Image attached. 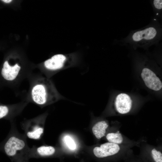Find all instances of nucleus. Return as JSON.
<instances>
[{"label": "nucleus", "instance_id": "f257e3e1", "mask_svg": "<svg viewBox=\"0 0 162 162\" xmlns=\"http://www.w3.org/2000/svg\"><path fill=\"white\" fill-rule=\"evenodd\" d=\"M31 94L33 101L40 105L51 103L64 98L52 81L46 78L38 80L33 86Z\"/></svg>", "mask_w": 162, "mask_h": 162}, {"label": "nucleus", "instance_id": "f03ea898", "mask_svg": "<svg viewBox=\"0 0 162 162\" xmlns=\"http://www.w3.org/2000/svg\"><path fill=\"white\" fill-rule=\"evenodd\" d=\"M25 142L14 136L10 137L5 143L4 150L12 162H28L29 154L24 152Z\"/></svg>", "mask_w": 162, "mask_h": 162}, {"label": "nucleus", "instance_id": "7ed1b4c3", "mask_svg": "<svg viewBox=\"0 0 162 162\" xmlns=\"http://www.w3.org/2000/svg\"><path fill=\"white\" fill-rule=\"evenodd\" d=\"M133 101L131 97L124 93L118 94L113 102L115 112L119 115H124L129 113L133 109Z\"/></svg>", "mask_w": 162, "mask_h": 162}, {"label": "nucleus", "instance_id": "20e7f679", "mask_svg": "<svg viewBox=\"0 0 162 162\" xmlns=\"http://www.w3.org/2000/svg\"><path fill=\"white\" fill-rule=\"evenodd\" d=\"M131 147L107 142L101 144L99 146L95 147L93 152L97 157L104 158L115 155L123 149Z\"/></svg>", "mask_w": 162, "mask_h": 162}, {"label": "nucleus", "instance_id": "39448f33", "mask_svg": "<svg viewBox=\"0 0 162 162\" xmlns=\"http://www.w3.org/2000/svg\"><path fill=\"white\" fill-rule=\"evenodd\" d=\"M141 76L145 85L148 88L155 91L161 89V81L150 69L147 68H143L141 73Z\"/></svg>", "mask_w": 162, "mask_h": 162}, {"label": "nucleus", "instance_id": "423d86ee", "mask_svg": "<svg viewBox=\"0 0 162 162\" xmlns=\"http://www.w3.org/2000/svg\"><path fill=\"white\" fill-rule=\"evenodd\" d=\"M106 138L108 142L121 145L128 146L132 147L135 145H138L140 142H138L128 139L124 136L118 130H115L107 133Z\"/></svg>", "mask_w": 162, "mask_h": 162}, {"label": "nucleus", "instance_id": "0eeeda50", "mask_svg": "<svg viewBox=\"0 0 162 162\" xmlns=\"http://www.w3.org/2000/svg\"><path fill=\"white\" fill-rule=\"evenodd\" d=\"M67 59V57L62 54L56 55L44 62V66L50 71L58 70L64 66Z\"/></svg>", "mask_w": 162, "mask_h": 162}, {"label": "nucleus", "instance_id": "6e6552de", "mask_svg": "<svg viewBox=\"0 0 162 162\" xmlns=\"http://www.w3.org/2000/svg\"><path fill=\"white\" fill-rule=\"evenodd\" d=\"M157 34V32L155 28L149 27L135 32L133 34L132 38L134 41L139 42L153 40L156 37Z\"/></svg>", "mask_w": 162, "mask_h": 162}, {"label": "nucleus", "instance_id": "1a4fd4ad", "mask_svg": "<svg viewBox=\"0 0 162 162\" xmlns=\"http://www.w3.org/2000/svg\"><path fill=\"white\" fill-rule=\"evenodd\" d=\"M21 67L17 64L11 66L7 61H5L1 71L2 77L7 81H12L16 78L19 74Z\"/></svg>", "mask_w": 162, "mask_h": 162}, {"label": "nucleus", "instance_id": "9d476101", "mask_svg": "<svg viewBox=\"0 0 162 162\" xmlns=\"http://www.w3.org/2000/svg\"><path fill=\"white\" fill-rule=\"evenodd\" d=\"M109 125L105 120H101L96 122L92 128V131L97 139H99L105 136L106 130Z\"/></svg>", "mask_w": 162, "mask_h": 162}, {"label": "nucleus", "instance_id": "9b49d317", "mask_svg": "<svg viewBox=\"0 0 162 162\" xmlns=\"http://www.w3.org/2000/svg\"><path fill=\"white\" fill-rule=\"evenodd\" d=\"M36 152L37 155L42 156H48L53 154L55 149L52 146H42L38 147Z\"/></svg>", "mask_w": 162, "mask_h": 162}, {"label": "nucleus", "instance_id": "f8f14e48", "mask_svg": "<svg viewBox=\"0 0 162 162\" xmlns=\"http://www.w3.org/2000/svg\"><path fill=\"white\" fill-rule=\"evenodd\" d=\"M44 132V129L38 126H35L32 131L27 132V135L30 139H39Z\"/></svg>", "mask_w": 162, "mask_h": 162}, {"label": "nucleus", "instance_id": "ddd939ff", "mask_svg": "<svg viewBox=\"0 0 162 162\" xmlns=\"http://www.w3.org/2000/svg\"><path fill=\"white\" fill-rule=\"evenodd\" d=\"M151 156L155 162H162V154L158 148L149 146Z\"/></svg>", "mask_w": 162, "mask_h": 162}, {"label": "nucleus", "instance_id": "4468645a", "mask_svg": "<svg viewBox=\"0 0 162 162\" xmlns=\"http://www.w3.org/2000/svg\"><path fill=\"white\" fill-rule=\"evenodd\" d=\"M65 142L67 146L71 150H74L76 148V144L74 140L70 136H66L64 138Z\"/></svg>", "mask_w": 162, "mask_h": 162}, {"label": "nucleus", "instance_id": "2eb2a0df", "mask_svg": "<svg viewBox=\"0 0 162 162\" xmlns=\"http://www.w3.org/2000/svg\"><path fill=\"white\" fill-rule=\"evenodd\" d=\"M9 109L6 106L0 105V119L6 116L8 113Z\"/></svg>", "mask_w": 162, "mask_h": 162}, {"label": "nucleus", "instance_id": "dca6fc26", "mask_svg": "<svg viewBox=\"0 0 162 162\" xmlns=\"http://www.w3.org/2000/svg\"><path fill=\"white\" fill-rule=\"evenodd\" d=\"M153 4L155 7L158 9H160L162 8V1L161 0H154Z\"/></svg>", "mask_w": 162, "mask_h": 162}, {"label": "nucleus", "instance_id": "f3484780", "mask_svg": "<svg viewBox=\"0 0 162 162\" xmlns=\"http://www.w3.org/2000/svg\"><path fill=\"white\" fill-rule=\"evenodd\" d=\"M2 1L5 3H10L11 2L12 0H2Z\"/></svg>", "mask_w": 162, "mask_h": 162}]
</instances>
